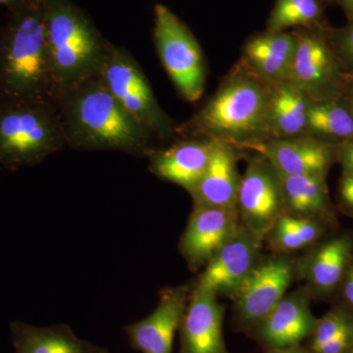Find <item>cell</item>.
Wrapping results in <instances>:
<instances>
[{
  "mask_svg": "<svg viewBox=\"0 0 353 353\" xmlns=\"http://www.w3.org/2000/svg\"><path fill=\"white\" fill-rule=\"evenodd\" d=\"M67 146L77 150H121L148 157L154 134L132 117L99 75L55 95Z\"/></svg>",
  "mask_w": 353,
  "mask_h": 353,
  "instance_id": "obj_1",
  "label": "cell"
},
{
  "mask_svg": "<svg viewBox=\"0 0 353 353\" xmlns=\"http://www.w3.org/2000/svg\"><path fill=\"white\" fill-rule=\"evenodd\" d=\"M270 90L240 60L201 110L176 128V134L222 141L236 150L267 141Z\"/></svg>",
  "mask_w": 353,
  "mask_h": 353,
  "instance_id": "obj_2",
  "label": "cell"
},
{
  "mask_svg": "<svg viewBox=\"0 0 353 353\" xmlns=\"http://www.w3.org/2000/svg\"><path fill=\"white\" fill-rule=\"evenodd\" d=\"M55 95L43 0H25L13 6L0 38V101H53Z\"/></svg>",
  "mask_w": 353,
  "mask_h": 353,
  "instance_id": "obj_3",
  "label": "cell"
},
{
  "mask_svg": "<svg viewBox=\"0 0 353 353\" xmlns=\"http://www.w3.org/2000/svg\"><path fill=\"white\" fill-rule=\"evenodd\" d=\"M46 43L57 94L99 75L109 43L63 0H43Z\"/></svg>",
  "mask_w": 353,
  "mask_h": 353,
  "instance_id": "obj_4",
  "label": "cell"
},
{
  "mask_svg": "<svg viewBox=\"0 0 353 353\" xmlns=\"http://www.w3.org/2000/svg\"><path fill=\"white\" fill-rule=\"evenodd\" d=\"M66 146L54 102L0 101V165L32 166Z\"/></svg>",
  "mask_w": 353,
  "mask_h": 353,
  "instance_id": "obj_5",
  "label": "cell"
},
{
  "mask_svg": "<svg viewBox=\"0 0 353 353\" xmlns=\"http://www.w3.org/2000/svg\"><path fill=\"white\" fill-rule=\"evenodd\" d=\"M99 77L121 106L155 138L176 136L178 125L160 108L143 70L129 52L109 43Z\"/></svg>",
  "mask_w": 353,
  "mask_h": 353,
  "instance_id": "obj_6",
  "label": "cell"
},
{
  "mask_svg": "<svg viewBox=\"0 0 353 353\" xmlns=\"http://www.w3.org/2000/svg\"><path fill=\"white\" fill-rule=\"evenodd\" d=\"M154 9V39L160 60L183 99L196 102L203 94L206 83L201 46L170 9L162 4Z\"/></svg>",
  "mask_w": 353,
  "mask_h": 353,
  "instance_id": "obj_7",
  "label": "cell"
},
{
  "mask_svg": "<svg viewBox=\"0 0 353 353\" xmlns=\"http://www.w3.org/2000/svg\"><path fill=\"white\" fill-rule=\"evenodd\" d=\"M292 32L296 39V50L288 81L312 101L343 99L347 73L334 54L329 34L320 27Z\"/></svg>",
  "mask_w": 353,
  "mask_h": 353,
  "instance_id": "obj_8",
  "label": "cell"
},
{
  "mask_svg": "<svg viewBox=\"0 0 353 353\" xmlns=\"http://www.w3.org/2000/svg\"><path fill=\"white\" fill-rule=\"evenodd\" d=\"M296 265L285 255L260 259L234 296L236 318L245 328H254L287 294Z\"/></svg>",
  "mask_w": 353,
  "mask_h": 353,
  "instance_id": "obj_9",
  "label": "cell"
},
{
  "mask_svg": "<svg viewBox=\"0 0 353 353\" xmlns=\"http://www.w3.org/2000/svg\"><path fill=\"white\" fill-rule=\"evenodd\" d=\"M238 210L241 224L263 241L285 212L278 172L257 153L250 158L241 176Z\"/></svg>",
  "mask_w": 353,
  "mask_h": 353,
  "instance_id": "obj_10",
  "label": "cell"
},
{
  "mask_svg": "<svg viewBox=\"0 0 353 353\" xmlns=\"http://www.w3.org/2000/svg\"><path fill=\"white\" fill-rule=\"evenodd\" d=\"M262 241L261 238L241 224L208 260L194 285L217 297L234 299L260 259Z\"/></svg>",
  "mask_w": 353,
  "mask_h": 353,
  "instance_id": "obj_11",
  "label": "cell"
},
{
  "mask_svg": "<svg viewBox=\"0 0 353 353\" xmlns=\"http://www.w3.org/2000/svg\"><path fill=\"white\" fill-rule=\"evenodd\" d=\"M190 296L188 285L161 290L159 303L153 312L145 319L125 327L132 347L141 353H173L174 338Z\"/></svg>",
  "mask_w": 353,
  "mask_h": 353,
  "instance_id": "obj_12",
  "label": "cell"
},
{
  "mask_svg": "<svg viewBox=\"0 0 353 353\" xmlns=\"http://www.w3.org/2000/svg\"><path fill=\"white\" fill-rule=\"evenodd\" d=\"M241 224L238 208L194 206L180 241V252L192 270L205 266Z\"/></svg>",
  "mask_w": 353,
  "mask_h": 353,
  "instance_id": "obj_13",
  "label": "cell"
},
{
  "mask_svg": "<svg viewBox=\"0 0 353 353\" xmlns=\"http://www.w3.org/2000/svg\"><path fill=\"white\" fill-rule=\"evenodd\" d=\"M317 321L310 307V290L299 289L285 294L253 330L267 350H283L310 338Z\"/></svg>",
  "mask_w": 353,
  "mask_h": 353,
  "instance_id": "obj_14",
  "label": "cell"
},
{
  "mask_svg": "<svg viewBox=\"0 0 353 353\" xmlns=\"http://www.w3.org/2000/svg\"><path fill=\"white\" fill-rule=\"evenodd\" d=\"M266 158L279 173L290 176L328 175L336 162V148L307 136L274 139L250 146Z\"/></svg>",
  "mask_w": 353,
  "mask_h": 353,
  "instance_id": "obj_15",
  "label": "cell"
},
{
  "mask_svg": "<svg viewBox=\"0 0 353 353\" xmlns=\"http://www.w3.org/2000/svg\"><path fill=\"white\" fill-rule=\"evenodd\" d=\"M217 299L194 285L179 327V353H229L223 334L224 307Z\"/></svg>",
  "mask_w": 353,
  "mask_h": 353,
  "instance_id": "obj_16",
  "label": "cell"
},
{
  "mask_svg": "<svg viewBox=\"0 0 353 353\" xmlns=\"http://www.w3.org/2000/svg\"><path fill=\"white\" fill-rule=\"evenodd\" d=\"M214 146L211 139L185 138L166 150H154L148 155L150 171L189 192L208 169Z\"/></svg>",
  "mask_w": 353,
  "mask_h": 353,
  "instance_id": "obj_17",
  "label": "cell"
},
{
  "mask_svg": "<svg viewBox=\"0 0 353 353\" xmlns=\"http://www.w3.org/2000/svg\"><path fill=\"white\" fill-rule=\"evenodd\" d=\"M234 146L216 141L208 169L189 190L194 206L238 208L241 176Z\"/></svg>",
  "mask_w": 353,
  "mask_h": 353,
  "instance_id": "obj_18",
  "label": "cell"
},
{
  "mask_svg": "<svg viewBox=\"0 0 353 353\" xmlns=\"http://www.w3.org/2000/svg\"><path fill=\"white\" fill-rule=\"evenodd\" d=\"M296 50L294 32L267 31L243 46L241 61L269 85L289 80Z\"/></svg>",
  "mask_w": 353,
  "mask_h": 353,
  "instance_id": "obj_19",
  "label": "cell"
},
{
  "mask_svg": "<svg viewBox=\"0 0 353 353\" xmlns=\"http://www.w3.org/2000/svg\"><path fill=\"white\" fill-rule=\"evenodd\" d=\"M352 260L353 241L345 234L316 246L297 264L296 271L306 281L308 290L329 296L341 287Z\"/></svg>",
  "mask_w": 353,
  "mask_h": 353,
  "instance_id": "obj_20",
  "label": "cell"
},
{
  "mask_svg": "<svg viewBox=\"0 0 353 353\" xmlns=\"http://www.w3.org/2000/svg\"><path fill=\"white\" fill-rule=\"evenodd\" d=\"M10 332L15 353H109L108 348L79 338L68 325L37 327L14 321Z\"/></svg>",
  "mask_w": 353,
  "mask_h": 353,
  "instance_id": "obj_21",
  "label": "cell"
},
{
  "mask_svg": "<svg viewBox=\"0 0 353 353\" xmlns=\"http://www.w3.org/2000/svg\"><path fill=\"white\" fill-rule=\"evenodd\" d=\"M311 102L303 90L289 81L271 85L267 114L268 139L303 136Z\"/></svg>",
  "mask_w": 353,
  "mask_h": 353,
  "instance_id": "obj_22",
  "label": "cell"
},
{
  "mask_svg": "<svg viewBox=\"0 0 353 353\" xmlns=\"http://www.w3.org/2000/svg\"><path fill=\"white\" fill-rule=\"evenodd\" d=\"M278 175L285 213L305 219L323 221L327 224L333 221L326 176H290L279 172Z\"/></svg>",
  "mask_w": 353,
  "mask_h": 353,
  "instance_id": "obj_23",
  "label": "cell"
},
{
  "mask_svg": "<svg viewBox=\"0 0 353 353\" xmlns=\"http://www.w3.org/2000/svg\"><path fill=\"white\" fill-rule=\"evenodd\" d=\"M303 136L334 148L353 139V113L345 99L312 101Z\"/></svg>",
  "mask_w": 353,
  "mask_h": 353,
  "instance_id": "obj_24",
  "label": "cell"
},
{
  "mask_svg": "<svg viewBox=\"0 0 353 353\" xmlns=\"http://www.w3.org/2000/svg\"><path fill=\"white\" fill-rule=\"evenodd\" d=\"M308 340V350L312 353H345L352 350V311L340 306L318 318Z\"/></svg>",
  "mask_w": 353,
  "mask_h": 353,
  "instance_id": "obj_25",
  "label": "cell"
},
{
  "mask_svg": "<svg viewBox=\"0 0 353 353\" xmlns=\"http://www.w3.org/2000/svg\"><path fill=\"white\" fill-rule=\"evenodd\" d=\"M329 224L282 213L266 238L272 250L279 253L294 252L314 245Z\"/></svg>",
  "mask_w": 353,
  "mask_h": 353,
  "instance_id": "obj_26",
  "label": "cell"
},
{
  "mask_svg": "<svg viewBox=\"0 0 353 353\" xmlns=\"http://www.w3.org/2000/svg\"><path fill=\"white\" fill-rule=\"evenodd\" d=\"M321 7L318 0H277L270 14L267 31L319 27Z\"/></svg>",
  "mask_w": 353,
  "mask_h": 353,
  "instance_id": "obj_27",
  "label": "cell"
},
{
  "mask_svg": "<svg viewBox=\"0 0 353 353\" xmlns=\"http://www.w3.org/2000/svg\"><path fill=\"white\" fill-rule=\"evenodd\" d=\"M329 39L341 68L353 74V20L347 27L329 34Z\"/></svg>",
  "mask_w": 353,
  "mask_h": 353,
  "instance_id": "obj_28",
  "label": "cell"
},
{
  "mask_svg": "<svg viewBox=\"0 0 353 353\" xmlns=\"http://www.w3.org/2000/svg\"><path fill=\"white\" fill-rule=\"evenodd\" d=\"M339 196L341 204L353 212V173L343 172L339 185Z\"/></svg>",
  "mask_w": 353,
  "mask_h": 353,
  "instance_id": "obj_29",
  "label": "cell"
},
{
  "mask_svg": "<svg viewBox=\"0 0 353 353\" xmlns=\"http://www.w3.org/2000/svg\"><path fill=\"white\" fill-rule=\"evenodd\" d=\"M336 161L341 164L343 172L353 173V139L336 148Z\"/></svg>",
  "mask_w": 353,
  "mask_h": 353,
  "instance_id": "obj_30",
  "label": "cell"
},
{
  "mask_svg": "<svg viewBox=\"0 0 353 353\" xmlns=\"http://www.w3.org/2000/svg\"><path fill=\"white\" fill-rule=\"evenodd\" d=\"M341 290L345 301L353 310V260L352 264L348 267L345 278L341 282Z\"/></svg>",
  "mask_w": 353,
  "mask_h": 353,
  "instance_id": "obj_31",
  "label": "cell"
},
{
  "mask_svg": "<svg viewBox=\"0 0 353 353\" xmlns=\"http://www.w3.org/2000/svg\"><path fill=\"white\" fill-rule=\"evenodd\" d=\"M343 99L347 101L350 110L353 113V74H347V85H345Z\"/></svg>",
  "mask_w": 353,
  "mask_h": 353,
  "instance_id": "obj_32",
  "label": "cell"
},
{
  "mask_svg": "<svg viewBox=\"0 0 353 353\" xmlns=\"http://www.w3.org/2000/svg\"><path fill=\"white\" fill-rule=\"evenodd\" d=\"M267 353H312L308 350V347H304L303 345H296V347L283 348V350H267Z\"/></svg>",
  "mask_w": 353,
  "mask_h": 353,
  "instance_id": "obj_33",
  "label": "cell"
},
{
  "mask_svg": "<svg viewBox=\"0 0 353 353\" xmlns=\"http://www.w3.org/2000/svg\"><path fill=\"white\" fill-rule=\"evenodd\" d=\"M343 10L350 20H353V0H340Z\"/></svg>",
  "mask_w": 353,
  "mask_h": 353,
  "instance_id": "obj_34",
  "label": "cell"
},
{
  "mask_svg": "<svg viewBox=\"0 0 353 353\" xmlns=\"http://www.w3.org/2000/svg\"><path fill=\"white\" fill-rule=\"evenodd\" d=\"M25 0H0V3L9 4V6H16L22 3Z\"/></svg>",
  "mask_w": 353,
  "mask_h": 353,
  "instance_id": "obj_35",
  "label": "cell"
},
{
  "mask_svg": "<svg viewBox=\"0 0 353 353\" xmlns=\"http://www.w3.org/2000/svg\"><path fill=\"white\" fill-rule=\"evenodd\" d=\"M345 353H353V348H352V350H348V352H345Z\"/></svg>",
  "mask_w": 353,
  "mask_h": 353,
  "instance_id": "obj_36",
  "label": "cell"
}]
</instances>
